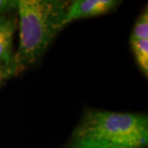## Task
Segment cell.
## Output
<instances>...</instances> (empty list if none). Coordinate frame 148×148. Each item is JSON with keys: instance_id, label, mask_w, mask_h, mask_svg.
<instances>
[{"instance_id": "8", "label": "cell", "mask_w": 148, "mask_h": 148, "mask_svg": "<svg viewBox=\"0 0 148 148\" xmlns=\"http://www.w3.org/2000/svg\"><path fill=\"white\" fill-rule=\"evenodd\" d=\"M18 73V71L14 65H6L0 64V85L5 80Z\"/></svg>"}, {"instance_id": "1", "label": "cell", "mask_w": 148, "mask_h": 148, "mask_svg": "<svg viewBox=\"0 0 148 148\" xmlns=\"http://www.w3.org/2000/svg\"><path fill=\"white\" fill-rule=\"evenodd\" d=\"M69 3L57 0H19V45L13 54L18 73L42 56L63 28Z\"/></svg>"}, {"instance_id": "9", "label": "cell", "mask_w": 148, "mask_h": 148, "mask_svg": "<svg viewBox=\"0 0 148 148\" xmlns=\"http://www.w3.org/2000/svg\"><path fill=\"white\" fill-rule=\"evenodd\" d=\"M19 0H0V16L17 10Z\"/></svg>"}, {"instance_id": "3", "label": "cell", "mask_w": 148, "mask_h": 148, "mask_svg": "<svg viewBox=\"0 0 148 148\" xmlns=\"http://www.w3.org/2000/svg\"><path fill=\"white\" fill-rule=\"evenodd\" d=\"M119 4L116 0H76L69 3L63 21V28L82 18L106 14Z\"/></svg>"}, {"instance_id": "2", "label": "cell", "mask_w": 148, "mask_h": 148, "mask_svg": "<svg viewBox=\"0 0 148 148\" xmlns=\"http://www.w3.org/2000/svg\"><path fill=\"white\" fill-rule=\"evenodd\" d=\"M74 138H92L129 148H142L148 143L146 115L95 110L89 112L74 133Z\"/></svg>"}, {"instance_id": "6", "label": "cell", "mask_w": 148, "mask_h": 148, "mask_svg": "<svg viewBox=\"0 0 148 148\" xmlns=\"http://www.w3.org/2000/svg\"><path fill=\"white\" fill-rule=\"evenodd\" d=\"M70 148H129L92 138H75Z\"/></svg>"}, {"instance_id": "4", "label": "cell", "mask_w": 148, "mask_h": 148, "mask_svg": "<svg viewBox=\"0 0 148 148\" xmlns=\"http://www.w3.org/2000/svg\"><path fill=\"white\" fill-rule=\"evenodd\" d=\"M16 28L15 17L0 16V64L15 66L13 63L12 42Z\"/></svg>"}, {"instance_id": "7", "label": "cell", "mask_w": 148, "mask_h": 148, "mask_svg": "<svg viewBox=\"0 0 148 148\" xmlns=\"http://www.w3.org/2000/svg\"><path fill=\"white\" fill-rule=\"evenodd\" d=\"M131 40H148L147 8L144 9L136 21L131 35Z\"/></svg>"}, {"instance_id": "5", "label": "cell", "mask_w": 148, "mask_h": 148, "mask_svg": "<svg viewBox=\"0 0 148 148\" xmlns=\"http://www.w3.org/2000/svg\"><path fill=\"white\" fill-rule=\"evenodd\" d=\"M137 64L146 76L148 75V40H131Z\"/></svg>"}]
</instances>
